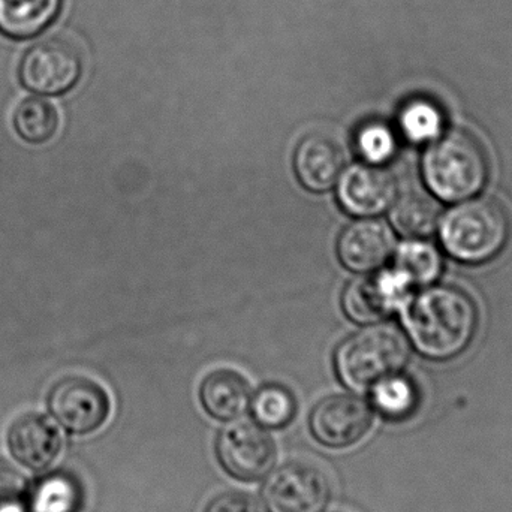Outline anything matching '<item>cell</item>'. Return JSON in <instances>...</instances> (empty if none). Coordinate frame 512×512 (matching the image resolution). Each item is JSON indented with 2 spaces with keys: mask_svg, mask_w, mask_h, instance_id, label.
<instances>
[{
  "mask_svg": "<svg viewBox=\"0 0 512 512\" xmlns=\"http://www.w3.org/2000/svg\"><path fill=\"white\" fill-rule=\"evenodd\" d=\"M373 412L366 400L348 394L324 397L309 415L312 438L330 450L358 444L372 429Z\"/></svg>",
  "mask_w": 512,
  "mask_h": 512,
  "instance_id": "9",
  "label": "cell"
},
{
  "mask_svg": "<svg viewBox=\"0 0 512 512\" xmlns=\"http://www.w3.org/2000/svg\"><path fill=\"white\" fill-rule=\"evenodd\" d=\"M83 490L74 475L51 472L30 487L27 512H78Z\"/></svg>",
  "mask_w": 512,
  "mask_h": 512,
  "instance_id": "18",
  "label": "cell"
},
{
  "mask_svg": "<svg viewBox=\"0 0 512 512\" xmlns=\"http://www.w3.org/2000/svg\"><path fill=\"white\" fill-rule=\"evenodd\" d=\"M248 381L233 370H216L210 373L200 388L204 411L219 421L236 420L245 414L251 403Z\"/></svg>",
  "mask_w": 512,
  "mask_h": 512,
  "instance_id": "15",
  "label": "cell"
},
{
  "mask_svg": "<svg viewBox=\"0 0 512 512\" xmlns=\"http://www.w3.org/2000/svg\"><path fill=\"white\" fill-rule=\"evenodd\" d=\"M63 0H0V33L15 41L44 33L62 12Z\"/></svg>",
  "mask_w": 512,
  "mask_h": 512,
  "instance_id": "16",
  "label": "cell"
},
{
  "mask_svg": "<svg viewBox=\"0 0 512 512\" xmlns=\"http://www.w3.org/2000/svg\"><path fill=\"white\" fill-rule=\"evenodd\" d=\"M9 453L24 468L44 471L62 450V436L50 418L42 414L21 415L8 430Z\"/></svg>",
  "mask_w": 512,
  "mask_h": 512,
  "instance_id": "12",
  "label": "cell"
},
{
  "mask_svg": "<svg viewBox=\"0 0 512 512\" xmlns=\"http://www.w3.org/2000/svg\"><path fill=\"white\" fill-rule=\"evenodd\" d=\"M12 125L26 143H47L59 128V111L45 96H30L15 108Z\"/></svg>",
  "mask_w": 512,
  "mask_h": 512,
  "instance_id": "19",
  "label": "cell"
},
{
  "mask_svg": "<svg viewBox=\"0 0 512 512\" xmlns=\"http://www.w3.org/2000/svg\"><path fill=\"white\" fill-rule=\"evenodd\" d=\"M294 168L304 188L312 192L330 191L345 170V155L333 138L309 135L295 150Z\"/></svg>",
  "mask_w": 512,
  "mask_h": 512,
  "instance_id": "14",
  "label": "cell"
},
{
  "mask_svg": "<svg viewBox=\"0 0 512 512\" xmlns=\"http://www.w3.org/2000/svg\"><path fill=\"white\" fill-rule=\"evenodd\" d=\"M411 289L409 280L396 270L360 277L346 286L343 309L358 324H375L403 306Z\"/></svg>",
  "mask_w": 512,
  "mask_h": 512,
  "instance_id": "10",
  "label": "cell"
},
{
  "mask_svg": "<svg viewBox=\"0 0 512 512\" xmlns=\"http://www.w3.org/2000/svg\"><path fill=\"white\" fill-rule=\"evenodd\" d=\"M357 150L367 164L382 165L396 152V137L384 123L372 122L358 131Z\"/></svg>",
  "mask_w": 512,
  "mask_h": 512,
  "instance_id": "24",
  "label": "cell"
},
{
  "mask_svg": "<svg viewBox=\"0 0 512 512\" xmlns=\"http://www.w3.org/2000/svg\"><path fill=\"white\" fill-rule=\"evenodd\" d=\"M405 324L421 354L448 360L471 345L478 327L477 306L456 286H430L409 301Z\"/></svg>",
  "mask_w": 512,
  "mask_h": 512,
  "instance_id": "1",
  "label": "cell"
},
{
  "mask_svg": "<svg viewBox=\"0 0 512 512\" xmlns=\"http://www.w3.org/2000/svg\"><path fill=\"white\" fill-rule=\"evenodd\" d=\"M390 228L375 219H363L345 228L337 242V255L346 268L358 273L378 270L393 255Z\"/></svg>",
  "mask_w": 512,
  "mask_h": 512,
  "instance_id": "13",
  "label": "cell"
},
{
  "mask_svg": "<svg viewBox=\"0 0 512 512\" xmlns=\"http://www.w3.org/2000/svg\"><path fill=\"white\" fill-rule=\"evenodd\" d=\"M396 267L412 286L429 285L441 274L442 258L438 249L423 240H409L397 248Z\"/></svg>",
  "mask_w": 512,
  "mask_h": 512,
  "instance_id": "20",
  "label": "cell"
},
{
  "mask_svg": "<svg viewBox=\"0 0 512 512\" xmlns=\"http://www.w3.org/2000/svg\"><path fill=\"white\" fill-rule=\"evenodd\" d=\"M261 499L267 512H324L331 499L330 478L315 463L292 460L270 471Z\"/></svg>",
  "mask_w": 512,
  "mask_h": 512,
  "instance_id": "5",
  "label": "cell"
},
{
  "mask_svg": "<svg viewBox=\"0 0 512 512\" xmlns=\"http://www.w3.org/2000/svg\"><path fill=\"white\" fill-rule=\"evenodd\" d=\"M421 173L433 197L460 203L483 191L489 180V156L472 132L451 129L430 141Z\"/></svg>",
  "mask_w": 512,
  "mask_h": 512,
  "instance_id": "2",
  "label": "cell"
},
{
  "mask_svg": "<svg viewBox=\"0 0 512 512\" xmlns=\"http://www.w3.org/2000/svg\"><path fill=\"white\" fill-rule=\"evenodd\" d=\"M373 405L388 420H403L414 412L418 394L414 385L400 375L390 376L372 388Z\"/></svg>",
  "mask_w": 512,
  "mask_h": 512,
  "instance_id": "23",
  "label": "cell"
},
{
  "mask_svg": "<svg viewBox=\"0 0 512 512\" xmlns=\"http://www.w3.org/2000/svg\"><path fill=\"white\" fill-rule=\"evenodd\" d=\"M30 484L11 463L0 460V512H27Z\"/></svg>",
  "mask_w": 512,
  "mask_h": 512,
  "instance_id": "25",
  "label": "cell"
},
{
  "mask_svg": "<svg viewBox=\"0 0 512 512\" xmlns=\"http://www.w3.org/2000/svg\"><path fill=\"white\" fill-rule=\"evenodd\" d=\"M409 358V342L394 325H370L342 342L336 352V370L349 390L363 393L399 375Z\"/></svg>",
  "mask_w": 512,
  "mask_h": 512,
  "instance_id": "4",
  "label": "cell"
},
{
  "mask_svg": "<svg viewBox=\"0 0 512 512\" xmlns=\"http://www.w3.org/2000/svg\"><path fill=\"white\" fill-rule=\"evenodd\" d=\"M204 512H262V510L248 493L234 490L213 498Z\"/></svg>",
  "mask_w": 512,
  "mask_h": 512,
  "instance_id": "26",
  "label": "cell"
},
{
  "mask_svg": "<svg viewBox=\"0 0 512 512\" xmlns=\"http://www.w3.org/2000/svg\"><path fill=\"white\" fill-rule=\"evenodd\" d=\"M83 74V59L71 42L42 39L21 57L18 78L35 95L59 96L71 90Z\"/></svg>",
  "mask_w": 512,
  "mask_h": 512,
  "instance_id": "7",
  "label": "cell"
},
{
  "mask_svg": "<svg viewBox=\"0 0 512 512\" xmlns=\"http://www.w3.org/2000/svg\"><path fill=\"white\" fill-rule=\"evenodd\" d=\"M507 210L492 198L460 201L439 222V237L448 255L468 264L490 261L510 239Z\"/></svg>",
  "mask_w": 512,
  "mask_h": 512,
  "instance_id": "3",
  "label": "cell"
},
{
  "mask_svg": "<svg viewBox=\"0 0 512 512\" xmlns=\"http://www.w3.org/2000/svg\"><path fill=\"white\" fill-rule=\"evenodd\" d=\"M273 436L251 421L228 424L216 438V459L225 474L242 483H255L270 474L276 463Z\"/></svg>",
  "mask_w": 512,
  "mask_h": 512,
  "instance_id": "6",
  "label": "cell"
},
{
  "mask_svg": "<svg viewBox=\"0 0 512 512\" xmlns=\"http://www.w3.org/2000/svg\"><path fill=\"white\" fill-rule=\"evenodd\" d=\"M399 125L412 143H430L444 131V113L429 99H412L400 111Z\"/></svg>",
  "mask_w": 512,
  "mask_h": 512,
  "instance_id": "22",
  "label": "cell"
},
{
  "mask_svg": "<svg viewBox=\"0 0 512 512\" xmlns=\"http://www.w3.org/2000/svg\"><path fill=\"white\" fill-rule=\"evenodd\" d=\"M337 197L346 212L358 218H373L391 207L397 198V183L390 171L375 164H358L340 177Z\"/></svg>",
  "mask_w": 512,
  "mask_h": 512,
  "instance_id": "11",
  "label": "cell"
},
{
  "mask_svg": "<svg viewBox=\"0 0 512 512\" xmlns=\"http://www.w3.org/2000/svg\"><path fill=\"white\" fill-rule=\"evenodd\" d=\"M51 417L72 435H89L104 426L110 417L107 391L86 376L60 379L47 397Z\"/></svg>",
  "mask_w": 512,
  "mask_h": 512,
  "instance_id": "8",
  "label": "cell"
},
{
  "mask_svg": "<svg viewBox=\"0 0 512 512\" xmlns=\"http://www.w3.org/2000/svg\"><path fill=\"white\" fill-rule=\"evenodd\" d=\"M441 218L438 201L423 192H408L391 204V224L400 236L409 240L432 236L438 230Z\"/></svg>",
  "mask_w": 512,
  "mask_h": 512,
  "instance_id": "17",
  "label": "cell"
},
{
  "mask_svg": "<svg viewBox=\"0 0 512 512\" xmlns=\"http://www.w3.org/2000/svg\"><path fill=\"white\" fill-rule=\"evenodd\" d=\"M252 414L264 429H285L297 415V400L283 385H264L252 400Z\"/></svg>",
  "mask_w": 512,
  "mask_h": 512,
  "instance_id": "21",
  "label": "cell"
}]
</instances>
